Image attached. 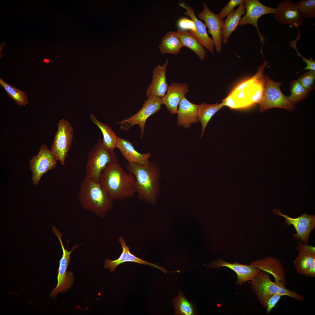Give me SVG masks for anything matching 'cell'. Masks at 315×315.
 Returning <instances> with one entry per match:
<instances>
[{"label": "cell", "mask_w": 315, "mask_h": 315, "mask_svg": "<svg viewBox=\"0 0 315 315\" xmlns=\"http://www.w3.org/2000/svg\"><path fill=\"white\" fill-rule=\"evenodd\" d=\"M183 47L177 36L176 31H169L162 37L158 48L163 55L170 54L176 55Z\"/></svg>", "instance_id": "obj_24"}, {"label": "cell", "mask_w": 315, "mask_h": 315, "mask_svg": "<svg viewBox=\"0 0 315 315\" xmlns=\"http://www.w3.org/2000/svg\"><path fill=\"white\" fill-rule=\"evenodd\" d=\"M78 197L83 209L102 218L113 208L114 200L100 183L86 176L81 182Z\"/></svg>", "instance_id": "obj_3"}, {"label": "cell", "mask_w": 315, "mask_h": 315, "mask_svg": "<svg viewBox=\"0 0 315 315\" xmlns=\"http://www.w3.org/2000/svg\"><path fill=\"white\" fill-rule=\"evenodd\" d=\"M222 267L230 268L236 273L237 275V285L251 281L260 270L251 265H243L237 262L230 263L221 258L216 259L208 266V267L213 269H218Z\"/></svg>", "instance_id": "obj_15"}, {"label": "cell", "mask_w": 315, "mask_h": 315, "mask_svg": "<svg viewBox=\"0 0 315 315\" xmlns=\"http://www.w3.org/2000/svg\"><path fill=\"white\" fill-rule=\"evenodd\" d=\"M127 171L134 176L136 193L139 199L155 204L158 197L161 175L158 165L150 161L147 164L139 165L134 162L126 164Z\"/></svg>", "instance_id": "obj_2"}, {"label": "cell", "mask_w": 315, "mask_h": 315, "mask_svg": "<svg viewBox=\"0 0 315 315\" xmlns=\"http://www.w3.org/2000/svg\"><path fill=\"white\" fill-rule=\"evenodd\" d=\"M281 296L279 294H276L268 299L267 302L266 308L267 314H269L271 312L279 301Z\"/></svg>", "instance_id": "obj_37"}, {"label": "cell", "mask_w": 315, "mask_h": 315, "mask_svg": "<svg viewBox=\"0 0 315 315\" xmlns=\"http://www.w3.org/2000/svg\"><path fill=\"white\" fill-rule=\"evenodd\" d=\"M173 305L175 311V315H193L197 313L194 305L188 301L181 290L177 298L173 300Z\"/></svg>", "instance_id": "obj_29"}, {"label": "cell", "mask_w": 315, "mask_h": 315, "mask_svg": "<svg viewBox=\"0 0 315 315\" xmlns=\"http://www.w3.org/2000/svg\"><path fill=\"white\" fill-rule=\"evenodd\" d=\"M118 241L121 244L122 252L117 259L112 260L106 258L104 261V268L106 269L109 268V271L111 273L114 272L116 268L120 264L126 262H132L137 263L148 265L158 268L164 272H165L164 268L155 264L149 263L142 259L138 258L132 254L130 251V248L126 245L125 242L122 236H120Z\"/></svg>", "instance_id": "obj_19"}, {"label": "cell", "mask_w": 315, "mask_h": 315, "mask_svg": "<svg viewBox=\"0 0 315 315\" xmlns=\"http://www.w3.org/2000/svg\"><path fill=\"white\" fill-rule=\"evenodd\" d=\"M223 106L221 103L209 104L204 102L198 105V116L202 127L201 137L204 135L206 127L212 117Z\"/></svg>", "instance_id": "obj_26"}, {"label": "cell", "mask_w": 315, "mask_h": 315, "mask_svg": "<svg viewBox=\"0 0 315 315\" xmlns=\"http://www.w3.org/2000/svg\"><path fill=\"white\" fill-rule=\"evenodd\" d=\"M302 17L313 18L315 17V0H302L297 3Z\"/></svg>", "instance_id": "obj_32"}, {"label": "cell", "mask_w": 315, "mask_h": 315, "mask_svg": "<svg viewBox=\"0 0 315 315\" xmlns=\"http://www.w3.org/2000/svg\"><path fill=\"white\" fill-rule=\"evenodd\" d=\"M304 275L307 277H315V262L306 271Z\"/></svg>", "instance_id": "obj_38"}, {"label": "cell", "mask_w": 315, "mask_h": 315, "mask_svg": "<svg viewBox=\"0 0 315 315\" xmlns=\"http://www.w3.org/2000/svg\"><path fill=\"white\" fill-rule=\"evenodd\" d=\"M74 131L69 123L64 118L60 120L50 150L57 161L64 165L73 139Z\"/></svg>", "instance_id": "obj_8"}, {"label": "cell", "mask_w": 315, "mask_h": 315, "mask_svg": "<svg viewBox=\"0 0 315 315\" xmlns=\"http://www.w3.org/2000/svg\"><path fill=\"white\" fill-rule=\"evenodd\" d=\"M298 40L295 39L291 41L290 43L289 46L294 48L296 51L297 56L301 57L302 58V60L307 64V66L303 70L300 71L304 70H313L315 71V61L312 58H310L309 60L303 57L298 52L296 47V43Z\"/></svg>", "instance_id": "obj_35"}, {"label": "cell", "mask_w": 315, "mask_h": 315, "mask_svg": "<svg viewBox=\"0 0 315 315\" xmlns=\"http://www.w3.org/2000/svg\"><path fill=\"white\" fill-rule=\"evenodd\" d=\"M251 288L264 309L266 308L268 299L276 294L286 295L298 301L305 300L304 297L294 290L288 289L283 284L272 281L269 274L260 270L251 281Z\"/></svg>", "instance_id": "obj_4"}, {"label": "cell", "mask_w": 315, "mask_h": 315, "mask_svg": "<svg viewBox=\"0 0 315 315\" xmlns=\"http://www.w3.org/2000/svg\"><path fill=\"white\" fill-rule=\"evenodd\" d=\"M1 88L6 91L8 95L18 105L24 106L28 103L26 93L16 88L14 86L8 83L0 78Z\"/></svg>", "instance_id": "obj_30"}, {"label": "cell", "mask_w": 315, "mask_h": 315, "mask_svg": "<svg viewBox=\"0 0 315 315\" xmlns=\"http://www.w3.org/2000/svg\"><path fill=\"white\" fill-rule=\"evenodd\" d=\"M116 148H118L128 162L139 165L147 164L151 154L149 152L139 153L136 150L133 143L130 141L118 136Z\"/></svg>", "instance_id": "obj_21"}, {"label": "cell", "mask_w": 315, "mask_h": 315, "mask_svg": "<svg viewBox=\"0 0 315 315\" xmlns=\"http://www.w3.org/2000/svg\"><path fill=\"white\" fill-rule=\"evenodd\" d=\"M57 160L47 145L43 144L38 154L30 160V169L32 173V179L34 185H37L43 175L55 168Z\"/></svg>", "instance_id": "obj_10"}, {"label": "cell", "mask_w": 315, "mask_h": 315, "mask_svg": "<svg viewBox=\"0 0 315 315\" xmlns=\"http://www.w3.org/2000/svg\"><path fill=\"white\" fill-rule=\"evenodd\" d=\"M179 6L185 9L184 14L190 17L195 25L196 31L189 32L200 43L214 55L213 41L208 36L206 30V26L201 20L196 17L193 8L184 1H180Z\"/></svg>", "instance_id": "obj_16"}, {"label": "cell", "mask_w": 315, "mask_h": 315, "mask_svg": "<svg viewBox=\"0 0 315 315\" xmlns=\"http://www.w3.org/2000/svg\"><path fill=\"white\" fill-rule=\"evenodd\" d=\"M92 122L97 126L101 130L103 136L104 145L108 149L114 150L116 148L118 136L108 125L98 120L93 114L90 115Z\"/></svg>", "instance_id": "obj_27"}, {"label": "cell", "mask_w": 315, "mask_h": 315, "mask_svg": "<svg viewBox=\"0 0 315 315\" xmlns=\"http://www.w3.org/2000/svg\"><path fill=\"white\" fill-rule=\"evenodd\" d=\"M244 3L246 9V14L242 18L239 25L243 26L247 24H250L255 26L257 30L260 41L262 43V50L265 39L259 30L258 20L264 15L271 13L274 14L277 9L264 5L258 0H246Z\"/></svg>", "instance_id": "obj_12"}, {"label": "cell", "mask_w": 315, "mask_h": 315, "mask_svg": "<svg viewBox=\"0 0 315 315\" xmlns=\"http://www.w3.org/2000/svg\"><path fill=\"white\" fill-rule=\"evenodd\" d=\"M45 62H49V60L47 59H45L44 60Z\"/></svg>", "instance_id": "obj_39"}, {"label": "cell", "mask_w": 315, "mask_h": 315, "mask_svg": "<svg viewBox=\"0 0 315 315\" xmlns=\"http://www.w3.org/2000/svg\"><path fill=\"white\" fill-rule=\"evenodd\" d=\"M245 0H231L228 4L221 10L220 12L218 14L219 18L223 20V19L227 16L232 11L236 6H239L244 3Z\"/></svg>", "instance_id": "obj_34"}, {"label": "cell", "mask_w": 315, "mask_h": 315, "mask_svg": "<svg viewBox=\"0 0 315 315\" xmlns=\"http://www.w3.org/2000/svg\"><path fill=\"white\" fill-rule=\"evenodd\" d=\"M244 3L240 5L237 9L231 12L224 21L222 29V42L227 43L229 38L233 32L237 29L242 18L246 12Z\"/></svg>", "instance_id": "obj_23"}, {"label": "cell", "mask_w": 315, "mask_h": 315, "mask_svg": "<svg viewBox=\"0 0 315 315\" xmlns=\"http://www.w3.org/2000/svg\"><path fill=\"white\" fill-rule=\"evenodd\" d=\"M52 228L53 232L59 240L62 250V256L59 261L57 285L50 294L51 297H53L59 293L64 292L71 287L74 281V276L71 272L67 271V268L70 261L71 253L79 245L77 244L73 246L72 249L68 251L67 249L65 248L63 244L62 239V234L55 227L52 226Z\"/></svg>", "instance_id": "obj_7"}, {"label": "cell", "mask_w": 315, "mask_h": 315, "mask_svg": "<svg viewBox=\"0 0 315 315\" xmlns=\"http://www.w3.org/2000/svg\"><path fill=\"white\" fill-rule=\"evenodd\" d=\"M198 105L192 103L184 97L178 108L177 125L188 128L191 124L199 122L198 116Z\"/></svg>", "instance_id": "obj_22"}, {"label": "cell", "mask_w": 315, "mask_h": 315, "mask_svg": "<svg viewBox=\"0 0 315 315\" xmlns=\"http://www.w3.org/2000/svg\"><path fill=\"white\" fill-rule=\"evenodd\" d=\"M161 98L155 96L148 97L143 103L141 108L132 116L117 122L120 128L125 131L128 130L134 125H138L141 130L140 138H143L145 132V125L147 119L151 115L159 111L162 104Z\"/></svg>", "instance_id": "obj_9"}, {"label": "cell", "mask_w": 315, "mask_h": 315, "mask_svg": "<svg viewBox=\"0 0 315 315\" xmlns=\"http://www.w3.org/2000/svg\"><path fill=\"white\" fill-rule=\"evenodd\" d=\"M99 182L114 201L123 200L136 194V180L118 162L108 164L103 170Z\"/></svg>", "instance_id": "obj_1"}, {"label": "cell", "mask_w": 315, "mask_h": 315, "mask_svg": "<svg viewBox=\"0 0 315 315\" xmlns=\"http://www.w3.org/2000/svg\"><path fill=\"white\" fill-rule=\"evenodd\" d=\"M118 162L114 150L106 148L99 139L88 153L85 167V176L98 182L105 168L110 164Z\"/></svg>", "instance_id": "obj_5"}, {"label": "cell", "mask_w": 315, "mask_h": 315, "mask_svg": "<svg viewBox=\"0 0 315 315\" xmlns=\"http://www.w3.org/2000/svg\"><path fill=\"white\" fill-rule=\"evenodd\" d=\"M298 251L299 253L294 261V265L298 273L304 275L315 262V253L302 250Z\"/></svg>", "instance_id": "obj_28"}, {"label": "cell", "mask_w": 315, "mask_h": 315, "mask_svg": "<svg viewBox=\"0 0 315 315\" xmlns=\"http://www.w3.org/2000/svg\"><path fill=\"white\" fill-rule=\"evenodd\" d=\"M168 63L169 60L167 59L162 66L158 65L155 67L151 82L146 89L147 97L155 96L161 99L166 95L169 86L167 82L166 77Z\"/></svg>", "instance_id": "obj_17"}, {"label": "cell", "mask_w": 315, "mask_h": 315, "mask_svg": "<svg viewBox=\"0 0 315 315\" xmlns=\"http://www.w3.org/2000/svg\"><path fill=\"white\" fill-rule=\"evenodd\" d=\"M251 265L272 275L275 281L286 285V274L281 262L272 256H267L251 263Z\"/></svg>", "instance_id": "obj_18"}, {"label": "cell", "mask_w": 315, "mask_h": 315, "mask_svg": "<svg viewBox=\"0 0 315 315\" xmlns=\"http://www.w3.org/2000/svg\"><path fill=\"white\" fill-rule=\"evenodd\" d=\"M204 9L197 15L198 18L203 20L208 29V32L212 37V40L216 51L221 52L222 48V29L224 21L221 20L218 15L212 12L205 2L203 4Z\"/></svg>", "instance_id": "obj_14"}, {"label": "cell", "mask_w": 315, "mask_h": 315, "mask_svg": "<svg viewBox=\"0 0 315 315\" xmlns=\"http://www.w3.org/2000/svg\"><path fill=\"white\" fill-rule=\"evenodd\" d=\"M281 84L280 82L273 81L266 76L263 94L259 104V112L273 108H282L289 111L295 109V105L281 91L280 86Z\"/></svg>", "instance_id": "obj_6"}, {"label": "cell", "mask_w": 315, "mask_h": 315, "mask_svg": "<svg viewBox=\"0 0 315 315\" xmlns=\"http://www.w3.org/2000/svg\"><path fill=\"white\" fill-rule=\"evenodd\" d=\"M188 91V85L186 83L173 82L169 86L166 95L161 98L162 104L166 106L171 114L177 113L181 100Z\"/></svg>", "instance_id": "obj_20"}, {"label": "cell", "mask_w": 315, "mask_h": 315, "mask_svg": "<svg viewBox=\"0 0 315 315\" xmlns=\"http://www.w3.org/2000/svg\"><path fill=\"white\" fill-rule=\"evenodd\" d=\"M176 32L183 46L188 48L194 52L201 60H204L206 57V52L194 36L190 32L179 29Z\"/></svg>", "instance_id": "obj_25"}, {"label": "cell", "mask_w": 315, "mask_h": 315, "mask_svg": "<svg viewBox=\"0 0 315 315\" xmlns=\"http://www.w3.org/2000/svg\"><path fill=\"white\" fill-rule=\"evenodd\" d=\"M309 92L304 88L297 80H294L290 83V94L288 97L295 105L306 97Z\"/></svg>", "instance_id": "obj_31"}, {"label": "cell", "mask_w": 315, "mask_h": 315, "mask_svg": "<svg viewBox=\"0 0 315 315\" xmlns=\"http://www.w3.org/2000/svg\"><path fill=\"white\" fill-rule=\"evenodd\" d=\"M277 8L274 17L279 23L290 27H294L300 34L299 29L303 23L297 3L290 0H284L278 4Z\"/></svg>", "instance_id": "obj_13"}, {"label": "cell", "mask_w": 315, "mask_h": 315, "mask_svg": "<svg viewBox=\"0 0 315 315\" xmlns=\"http://www.w3.org/2000/svg\"><path fill=\"white\" fill-rule=\"evenodd\" d=\"M275 214L284 217L285 223L288 225H293L296 233L293 237L297 240H300L305 244L308 243L311 232L315 227V215H308L304 213L300 216L294 218L283 214L277 208L273 209Z\"/></svg>", "instance_id": "obj_11"}, {"label": "cell", "mask_w": 315, "mask_h": 315, "mask_svg": "<svg viewBox=\"0 0 315 315\" xmlns=\"http://www.w3.org/2000/svg\"><path fill=\"white\" fill-rule=\"evenodd\" d=\"M315 80V71L309 70L300 76L297 80L305 89L312 90Z\"/></svg>", "instance_id": "obj_33"}, {"label": "cell", "mask_w": 315, "mask_h": 315, "mask_svg": "<svg viewBox=\"0 0 315 315\" xmlns=\"http://www.w3.org/2000/svg\"><path fill=\"white\" fill-rule=\"evenodd\" d=\"M177 25L179 29L183 30H189L190 32H195L196 29L193 21L185 17L180 19L178 21Z\"/></svg>", "instance_id": "obj_36"}]
</instances>
